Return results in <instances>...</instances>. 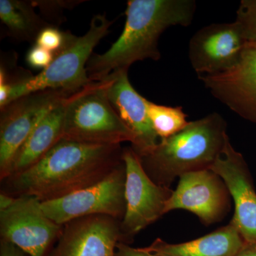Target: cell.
Returning <instances> with one entry per match:
<instances>
[{"label": "cell", "mask_w": 256, "mask_h": 256, "mask_svg": "<svg viewBox=\"0 0 256 256\" xmlns=\"http://www.w3.org/2000/svg\"><path fill=\"white\" fill-rule=\"evenodd\" d=\"M16 197L10 196L1 192L0 194V212L6 210L14 204Z\"/></svg>", "instance_id": "26"}, {"label": "cell", "mask_w": 256, "mask_h": 256, "mask_svg": "<svg viewBox=\"0 0 256 256\" xmlns=\"http://www.w3.org/2000/svg\"><path fill=\"white\" fill-rule=\"evenodd\" d=\"M62 90H40L10 102L0 114V180L8 178L15 154L44 116L73 95Z\"/></svg>", "instance_id": "6"}, {"label": "cell", "mask_w": 256, "mask_h": 256, "mask_svg": "<svg viewBox=\"0 0 256 256\" xmlns=\"http://www.w3.org/2000/svg\"><path fill=\"white\" fill-rule=\"evenodd\" d=\"M84 2L82 0H32L34 6L38 8L45 21L56 26L65 21L63 16L65 10H72Z\"/></svg>", "instance_id": "20"}, {"label": "cell", "mask_w": 256, "mask_h": 256, "mask_svg": "<svg viewBox=\"0 0 256 256\" xmlns=\"http://www.w3.org/2000/svg\"><path fill=\"white\" fill-rule=\"evenodd\" d=\"M112 24L105 14L94 16L86 33L76 36L68 46L54 56L46 68L36 76H26L10 86L8 104L22 96L46 89L76 94L94 82L88 76V62L94 48L108 34Z\"/></svg>", "instance_id": "5"}, {"label": "cell", "mask_w": 256, "mask_h": 256, "mask_svg": "<svg viewBox=\"0 0 256 256\" xmlns=\"http://www.w3.org/2000/svg\"><path fill=\"white\" fill-rule=\"evenodd\" d=\"M126 181L124 163L100 182L58 200L42 202V208L48 218L60 225L99 214L121 222L126 210Z\"/></svg>", "instance_id": "7"}, {"label": "cell", "mask_w": 256, "mask_h": 256, "mask_svg": "<svg viewBox=\"0 0 256 256\" xmlns=\"http://www.w3.org/2000/svg\"><path fill=\"white\" fill-rule=\"evenodd\" d=\"M236 22L247 44H256V0H242L236 12Z\"/></svg>", "instance_id": "22"}, {"label": "cell", "mask_w": 256, "mask_h": 256, "mask_svg": "<svg viewBox=\"0 0 256 256\" xmlns=\"http://www.w3.org/2000/svg\"><path fill=\"white\" fill-rule=\"evenodd\" d=\"M234 256H256V244L246 242L245 245Z\"/></svg>", "instance_id": "27"}, {"label": "cell", "mask_w": 256, "mask_h": 256, "mask_svg": "<svg viewBox=\"0 0 256 256\" xmlns=\"http://www.w3.org/2000/svg\"><path fill=\"white\" fill-rule=\"evenodd\" d=\"M120 222L100 214L70 220L48 256H116L118 244H124Z\"/></svg>", "instance_id": "13"}, {"label": "cell", "mask_w": 256, "mask_h": 256, "mask_svg": "<svg viewBox=\"0 0 256 256\" xmlns=\"http://www.w3.org/2000/svg\"><path fill=\"white\" fill-rule=\"evenodd\" d=\"M228 188L223 180L210 170L192 172L180 176L178 186L165 207L170 210L192 212L202 224L208 226L220 222L230 208Z\"/></svg>", "instance_id": "10"}, {"label": "cell", "mask_w": 256, "mask_h": 256, "mask_svg": "<svg viewBox=\"0 0 256 256\" xmlns=\"http://www.w3.org/2000/svg\"><path fill=\"white\" fill-rule=\"evenodd\" d=\"M238 230L230 223L191 242L170 244L156 238L146 252L158 256H234L245 245Z\"/></svg>", "instance_id": "16"}, {"label": "cell", "mask_w": 256, "mask_h": 256, "mask_svg": "<svg viewBox=\"0 0 256 256\" xmlns=\"http://www.w3.org/2000/svg\"><path fill=\"white\" fill-rule=\"evenodd\" d=\"M64 225L48 218L36 197L18 196L0 212L1 240L14 244L30 256H48L63 232Z\"/></svg>", "instance_id": "8"}, {"label": "cell", "mask_w": 256, "mask_h": 256, "mask_svg": "<svg viewBox=\"0 0 256 256\" xmlns=\"http://www.w3.org/2000/svg\"><path fill=\"white\" fill-rule=\"evenodd\" d=\"M226 128L218 112L190 122L182 130L160 140L152 150L140 156L143 169L156 184L169 188L184 174L210 170L228 138Z\"/></svg>", "instance_id": "3"}, {"label": "cell", "mask_w": 256, "mask_h": 256, "mask_svg": "<svg viewBox=\"0 0 256 256\" xmlns=\"http://www.w3.org/2000/svg\"><path fill=\"white\" fill-rule=\"evenodd\" d=\"M246 45L235 21L212 24L192 37L188 58L198 76L222 73L238 63Z\"/></svg>", "instance_id": "11"}, {"label": "cell", "mask_w": 256, "mask_h": 256, "mask_svg": "<svg viewBox=\"0 0 256 256\" xmlns=\"http://www.w3.org/2000/svg\"><path fill=\"white\" fill-rule=\"evenodd\" d=\"M68 98L55 106L38 122L15 154L8 176L31 168L63 138L64 114Z\"/></svg>", "instance_id": "17"}, {"label": "cell", "mask_w": 256, "mask_h": 256, "mask_svg": "<svg viewBox=\"0 0 256 256\" xmlns=\"http://www.w3.org/2000/svg\"><path fill=\"white\" fill-rule=\"evenodd\" d=\"M198 78L214 97L242 118L256 124V44H247L233 68Z\"/></svg>", "instance_id": "14"}, {"label": "cell", "mask_w": 256, "mask_h": 256, "mask_svg": "<svg viewBox=\"0 0 256 256\" xmlns=\"http://www.w3.org/2000/svg\"><path fill=\"white\" fill-rule=\"evenodd\" d=\"M109 79L92 82L68 98L66 105L63 138L86 144L112 146L134 141L108 96Z\"/></svg>", "instance_id": "4"}, {"label": "cell", "mask_w": 256, "mask_h": 256, "mask_svg": "<svg viewBox=\"0 0 256 256\" xmlns=\"http://www.w3.org/2000/svg\"><path fill=\"white\" fill-rule=\"evenodd\" d=\"M110 80L108 96L122 122L134 134L130 148L138 156L152 150L160 141L148 116L146 99L136 92L128 78V70L114 72Z\"/></svg>", "instance_id": "15"}, {"label": "cell", "mask_w": 256, "mask_h": 256, "mask_svg": "<svg viewBox=\"0 0 256 256\" xmlns=\"http://www.w3.org/2000/svg\"><path fill=\"white\" fill-rule=\"evenodd\" d=\"M54 56L52 52L34 44L26 53V62L32 68L43 70L52 64Z\"/></svg>", "instance_id": "23"}, {"label": "cell", "mask_w": 256, "mask_h": 256, "mask_svg": "<svg viewBox=\"0 0 256 256\" xmlns=\"http://www.w3.org/2000/svg\"><path fill=\"white\" fill-rule=\"evenodd\" d=\"M124 160L126 210L120 230L124 244H128L134 235L165 214V207L173 191L156 184L150 178L130 146L124 148Z\"/></svg>", "instance_id": "9"}, {"label": "cell", "mask_w": 256, "mask_h": 256, "mask_svg": "<svg viewBox=\"0 0 256 256\" xmlns=\"http://www.w3.org/2000/svg\"><path fill=\"white\" fill-rule=\"evenodd\" d=\"M148 116L160 140L172 137L188 126V116L181 106L158 105L146 100Z\"/></svg>", "instance_id": "19"}, {"label": "cell", "mask_w": 256, "mask_h": 256, "mask_svg": "<svg viewBox=\"0 0 256 256\" xmlns=\"http://www.w3.org/2000/svg\"><path fill=\"white\" fill-rule=\"evenodd\" d=\"M210 170L223 180L233 198L235 212L230 223L246 242L256 244V192L246 162L229 138Z\"/></svg>", "instance_id": "12"}, {"label": "cell", "mask_w": 256, "mask_h": 256, "mask_svg": "<svg viewBox=\"0 0 256 256\" xmlns=\"http://www.w3.org/2000/svg\"><path fill=\"white\" fill-rule=\"evenodd\" d=\"M0 20L8 36L20 42H35L52 25L37 14L32 0H0Z\"/></svg>", "instance_id": "18"}, {"label": "cell", "mask_w": 256, "mask_h": 256, "mask_svg": "<svg viewBox=\"0 0 256 256\" xmlns=\"http://www.w3.org/2000/svg\"><path fill=\"white\" fill-rule=\"evenodd\" d=\"M194 0H129L122 34L107 52L92 54L88 62V76L102 82L132 64L146 60H158L159 40L165 30L191 24L196 11Z\"/></svg>", "instance_id": "2"}, {"label": "cell", "mask_w": 256, "mask_h": 256, "mask_svg": "<svg viewBox=\"0 0 256 256\" xmlns=\"http://www.w3.org/2000/svg\"><path fill=\"white\" fill-rule=\"evenodd\" d=\"M116 256H158L146 252L143 248H136L127 244L119 242L116 247Z\"/></svg>", "instance_id": "24"}, {"label": "cell", "mask_w": 256, "mask_h": 256, "mask_svg": "<svg viewBox=\"0 0 256 256\" xmlns=\"http://www.w3.org/2000/svg\"><path fill=\"white\" fill-rule=\"evenodd\" d=\"M75 36L72 32L62 31L58 26L50 25L38 34L34 43L56 55L68 46Z\"/></svg>", "instance_id": "21"}, {"label": "cell", "mask_w": 256, "mask_h": 256, "mask_svg": "<svg viewBox=\"0 0 256 256\" xmlns=\"http://www.w3.org/2000/svg\"><path fill=\"white\" fill-rule=\"evenodd\" d=\"M124 149L62 138L36 164L1 181V192L42 202L58 200L108 178L124 164Z\"/></svg>", "instance_id": "1"}, {"label": "cell", "mask_w": 256, "mask_h": 256, "mask_svg": "<svg viewBox=\"0 0 256 256\" xmlns=\"http://www.w3.org/2000/svg\"><path fill=\"white\" fill-rule=\"evenodd\" d=\"M0 256H30L18 248L14 244L1 240L0 242Z\"/></svg>", "instance_id": "25"}]
</instances>
